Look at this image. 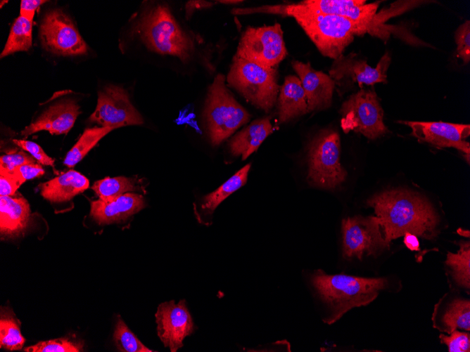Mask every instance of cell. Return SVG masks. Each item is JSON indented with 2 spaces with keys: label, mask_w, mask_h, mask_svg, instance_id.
I'll return each mask as SVG.
<instances>
[{
  "label": "cell",
  "mask_w": 470,
  "mask_h": 352,
  "mask_svg": "<svg viewBox=\"0 0 470 352\" xmlns=\"http://www.w3.org/2000/svg\"><path fill=\"white\" fill-rule=\"evenodd\" d=\"M291 65L301 82L308 112L329 108L336 88L330 76L315 70L310 63L293 60Z\"/></svg>",
  "instance_id": "e0dca14e"
},
{
  "label": "cell",
  "mask_w": 470,
  "mask_h": 352,
  "mask_svg": "<svg viewBox=\"0 0 470 352\" xmlns=\"http://www.w3.org/2000/svg\"><path fill=\"white\" fill-rule=\"evenodd\" d=\"M144 207L142 195L127 193L112 201L91 202L90 216L99 224L119 223L127 220Z\"/></svg>",
  "instance_id": "d6986e66"
},
{
  "label": "cell",
  "mask_w": 470,
  "mask_h": 352,
  "mask_svg": "<svg viewBox=\"0 0 470 352\" xmlns=\"http://www.w3.org/2000/svg\"><path fill=\"white\" fill-rule=\"evenodd\" d=\"M449 336L440 335V342L447 345L449 352H469L470 335L467 332L454 330Z\"/></svg>",
  "instance_id": "e575fe53"
},
{
  "label": "cell",
  "mask_w": 470,
  "mask_h": 352,
  "mask_svg": "<svg viewBox=\"0 0 470 352\" xmlns=\"http://www.w3.org/2000/svg\"><path fill=\"white\" fill-rule=\"evenodd\" d=\"M32 21L19 16L11 27L1 58L17 51H27L32 43Z\"/></svg>",
  "instance_id": "83f0119b"
},
{
  "label": "cell",
  "mask_w": 470,
  "mask_h": 352,
  "mask_svg": "<svg viewBox=\"0 0 470 352\" xmlns=\"http://www.w3.org/2000/svg\"><path fill=\"white\" fill-rule=\"evenodd\" d=\"M113 341L117 349L122 352H152L144 345L129 329L125 322L118 318L113 333Z\"/></svg>",
  "instance_id": "4dcf8cb0"
},
{
  "label": "cell",
  "mask_w": 470,
  "mask_h": 352,
  "mask_svg": "<svg viewBox=\"0 0 470 352\" xmlns=\"http://www.w3.org/2000/svg\"><path fill=\"white\" fill-rule=\"evenodd\" d=\"M341 141L337 131L324 129L316 135L307 148V180L312 186L334 189L347 176L340 162Z\"/></svg>",
  "instance_id": "52a82bcc"
},
{
  "label": "cell",
  "mask_w": 470,
  "mask_h": 352,
  "mask_svg": "<svg viewBox=\"0 0 470 352\" xmlns=\"http://www.w3.org/2000/svg\"><path fill=\"white\" fill-rule=\"evenodd\" d=\"M391 62L386 52L379 60L376 67L370 66L366 59L356 53L342 55L334 60L329 75L334 80L338 91L348 90L355 84L373 86L377 83H387V71Z\"/></svg>",
  "instance_id": "30bf717a"
},
{
  "label": "cell",
  "mask_w": 470,
  "mask_h": 352,
  "mask_svg": "<svg viewBox=\"0 0 470 352\" xmlns=\"http://www.w3.org/2000/svg\"><path fill=\"white\" fill-rule=\"evenodd\" d=\"M443 330L451 333L456 329L470 330V301L464 299H455L445 311L442 318Z\"/></svg>",
  "instance_id": "f546056e"
},
{
  "label": "cell",
  "mask_w": 470,
  "mask_h": 352,
  "mask_svg": "<svg viewBox=\"0 0 470 352\" xmlns=\"http://www.w3.org/2000/svg\"><path fill=\"white\" fill-rule=\"evenodd\" d=\"M89 121L113 129L144 122L141 115L130 102L127 92L114 85L106 86L99 92L97 105Z\"/></svg>",
  "instance_id": "4fadbf2b"
},
{
  "label": "cell",
  "mask_w": 470,
  "mask_h": 352,
  "mask_svg": "<svg viewBox=\"0 0 470 352\" xmlns=\"http://www.w3.org/2000/svg\"><path fill=\"white\" fill-rule=\"evenodd\" d=\"M299 4L317 13L347 18L364 28L367 32L374 31L379 6V2L367 4L364 0H304Z\"/></svg>",
  "instance_id": "2e32d148"
},
{
  "label": "cell",
  "mask_w": 470,
  "mask_h": 352,
  "mask_svg": "<svg viewBox=\"0 0 470 352\" xmlns=\"http://www.w3.org/2000/svg\"><path fill=\"white\" fill-rule=\"evenodd\" d=\"M341 226L343 256L345 259L376 256L388 247L376 216L348 217L342 221Z\"/></svg>",
  "instance_id": "8fae6325"
},
{
  "label": "cell",
  "mask_w": 470,
  "mask_h": 352,
  "mask_svg": "<svg viewBox=\"0 0 470 352\" xmlns=\"http://www.w3.org/2000/svg\"><path fill=\"white\" fill-rule=\"evenodd\" d=\"M30 205L23 197H0V232L7 237L20 235L27 228Z\"/></svg>",
  "instance_id": "ffe728a7"
},
{
  "label": "cell",
  "mask_w": 470,
  "mask_h": 352,
  "mask_svg": "<svg viewBox=\"0 0 470 352\" xmlns=\"http://www.w3.org/2000/svg\"><path fill=\"white\" fill-rule=\"evenodd\" d=\"M227 86L225 76L218 74L208 89L203 117L213 145H220L250 118Z\"/></svg>",
  "instance_id": "5b68a950"
},
{
  "label": "cell",
  "mask_w": 470,
  "mask_h": 352,
  "mask_svg": "<svg viewBox=\"0 0 470 352\" xmlns=\"http://www.w3.org/2000/svg\"><path fill=\"white\" fill-rule=\"evenodd\" d=\"M136 30L151 51L176 56L184 63L191 58L193 40L181 29L167 6L158 5L146 12Z\"/></svg>",
  "instance_id": "277c9868"
},
{
  "label": "cell",
  "mask_w": 470,
  "mask_h": 352,
  "mask_svg": "<svg viewBox=\"0 0 470 352\" xmlns=\"http://www.w3.org/2000/svg\"><path fill=\"white\" fill-rule=\"evenodd\" d=\"M235 56L264 67H276L287 56L281 25L247 27Z\"/></svg>",
  "instance_id": "9c48e42d"
},
{
  "label": "cell",
  "mask_w": 470,
  "mask_h": 352,
  "mask_svg": "<svg viewBox=\"0 0 470 352\" xmlns=\"http://www.w3.org/2000/svg\"><path fill=\"white\" fill-rule=\"evenodd\" d=\"M212 5V3L206 1H189L185 5L186 17L189 18L196 10L208 8Z\"/></svg>",
  "instance_id": "60d3db41"
},
{
  "label": "cell",
  "mask_w": 470,
  "mask_h": 352,
  "mask_svg": "<svg viewBox=\"0 0 470 352\" xmlns=\"http://www.w3.org/2000/svg\"><path fill=\"white\" fill-rule=\"evenodd\" d=\"M46 1L44 0H22L20 1V16L32 21L37 8Z\"/></svg>",
  "instance_id": "ab89813d"
},
{
  "label": "cell",
  "mask_w": 470,
  "mask_h": 352,
  "mask_svg": "<svg viewBox=\"0 0 470 352\" xmlns=\"http://www.w3.org/2000/svg\"><path fill=\"white\" fill-rule=\"evenodd\" d=\"M113 129H115L105 126L85 129L75 145L68 152L63 162L64 164L68 167H74L101 138Z\"/></svg>",
  "instance_id": "4316f807"
},
{
  "label": "cell",
  "mask_w": 470,
  "mask_h": 352,
  "mask_svg": "<svg viewBox=\"0 0 470 352\" xmlns=\"http://www.w3.org/2000/svg\"><path fill=\"white\" fill-rule=\"evenodd\" d=\"M273 130L269 117L254 120L231 138L229 143L230 152L246 159L258 150Z\"/></svg>",
  "instance_id": "7402d4cb"
},
{
  "label": "cell",
  "mask_w": 470,
  "mask_h": 352,
  "mask_svg": "<svg viewBox=\"0 0 470 352\" xmlns=\"http://www.w3.org/2000/svg\"><path fill=\"white\" fill-rule=\"evenodd\" d=\"M217 2L224 4H236L242 2V1H236V0H223L218 1Z\"/></svg>",
  "instance_id": "7bdbcfd3"
},
{
  "label": "cell",
  "mask_w": 470,
  "mask_h": 352,
  "mask_svg": "<svg viewBox=\"0 0 470 352\" xmlns=\"http://www.w3.org/2000/svg\"><path fill=\"white\" fill-rule=\"evenodd\" d=\"M250 169V164H246L217 189L205 195L202 209L212 214L222 201L246 183Z\"/></svg>",
  "instance_id": "cb8c5ba5"
},
{
  "label": "cell",
  "mask_w": 470,
  "mask_h": 352,
  "mask_svg": "<svg viewBox=\"0 0 470 352\" xmlns=\"http://www.w3.org/2000/svg\"><path fill=\"white\" fill-rule=\"evenodd\" d=\"M39 35L44 48L55 54L81 55L88 50L70 18L60 9L46 13L40 25Z\"/></svg>",
  "instance_id": "7c38bea8"
},
{
  "label": "cell",
  "mask_w": 470,
  "mask_h": 352,
  "mask_svg": "<svg viewBox=\"0 0 470 352\" xmlns=\"http://www.w3.org/2000/svg\"><path fill=\"white\" fill-rule=\"evenodd\" d=\"M7 1H1V8H2L4 2V3H6Z\"/></svg>",
  "instance_id": "ee69618b"
},
{
  "label": "cell",
  "mask_w": 470,
  "mask_h": 352,
  "mask_svg": "<svg viewBox=\"0 0 470 352\" xmlns=\"http://www.w3.org/2000/svg\"><path fill=\"white\" fill-rule=\"evenodd\" d=\"M34 163V158L24 152H10L0 158V167L6 169Z\"/></svg>",
  "instance_id": "8d00e7d4"
},
{
  "label": "cell",
  "mask_w": 470,
  "mask_h": 352,
  "mask_svg": "<svg viewBox=\"0 0 470 352\" xmlns=\"http://www.w3.org/2000/svg\"><path fill=\"white\" fill-rule=\"evenodd\" d=\"M317 294L329 313L324 321L332 324L350 309L374 301L388 285L386 278H368L345 274L329 275L317 270L310 278Z\"/></svg>",
  "instance_id": "7a4b0ae2"
},
{
  "label": "cell",
  "mask_w": 470,
  "mask_h": 352,
  "mask_svg": "<svg viewBox=\"0 0 470 352\" xmlns=\"http://www.w3.org/2000/svg\"><path fill=\"white\" fill-rule=\"evenodd\" d=\"M287 16L296 20L321 54L334 60L343 54L355 36L367 33L347 18L317 13L299 3L287 4Z\"/></svg>",
  "instance_id": "3957f363"
},
{
  "label": "cell",
  "mask_w": 470,
  "mask_h": 352,
  "mask_svg": "<svg viewBox=\"0 0 470 352\" xmlns=\"http://www.w3.org/2000/svg\"><path fill=\"white\" fill-rule=\"evenodd\" d=\"M341 126L345 133H360L374 140L388 132L383 123V110L376 92L361 89L352 93L341 107Z\"/></svg>",
  "instance_id": "ba28073f"
},
{
  "label": "cell",
  "mask_w": 470,
  "mask_h": 352,
  "mask_svg": "<svg viewBox=\"0 0 470 352\" xmlns=\"http://www.w3.org/2000/svg\"><path fill=\"white\" fill-rule=\"evenodd\" d=\"M17 171L25 181L39 177L44 174L40 164H29L12 168Z\"/></svg>",
  "instance_id": "f35d334b"
},
{
  "label": "cell",
  "mask_w": 470,
  "mask_h": 352,
  "mask_svg": "<svg viewBox=\"0 0 470 352\" xmlns=\"http://www.w3.org/2000/svg\"><path fill=\"white\" fill-rule=\"evenodd\" d=\"M226 81L248 102L267 112L277 101L280 86L276 67H264L234 56Z\"/></svg>",
  "instance_id": "8992f818"
},
{
  "label": "cell",
  "mask_w": 470,
  "mask_h": 352,
  "mask_svg": "<svg viewBox=\"0 0 470 352\" xmlns=\"http://www.w3.org/2000/svg\"><path fill=\"white\" fill-rule=\"evenodd\" d=\"M374 208L386 244L407 233L432 240L438 233L439 216L428 201L407 190H389L367 201Z\"/></svg>",
  "instance_id": "6da1fadb"
},
{
  "label": "cell",
  "mask_w": 470,
  "mask_h": 352,
  "mask_svg": "<svg viewBox=\"0 0 470 352\" xmlns=\"http://www.w3.org/2000/svg\"><path fill=\"white\" fill-rule=\"evenodd\" d=\"M20 322L9 311H2L0 319V347L8 351L20 350L25 341L20 330Z\"/></svg>",
  "instance_id": "f1b7e54d"
},
{
  "label": "cell",
  "mask_w": 470,
  "mask_h": 352,
  "mask_svg": "<svg viewBox=\"0 0 470 352\" xmlns=\"http://www.w3.org/2000/svg\"><path fill=\"white\" fill-rule=\"evenodd\" d=\"M405 246L411 251H417L419 249V241L417 236L411 233H407L404 235L403 240Z\"/></svg>",
  "instance_id": "b9f144b4"
},
{
  "label": "cell",
  "mask_w": 470,
  "mask_h": 352,
  "mask_svg": "<svg viewBox=\"0 0 470 352\" xmlns=\"http://www.w3.org/2000/svg\"><path fill=\"white\" fill-rule=\"evenodd\" d=\"M79 106L72 100H65L51 105L34 122L26 126L21 134L27 137L42 130L51 134L67 133L74 125L79 115Z\"/></svg>",
  "instance_id": "ac0fdd59"
},
{
  "label": "cell",
  "mask_w": 470,
  "mask_h": 352,
  "mask_svg": "<svg viewBox=\"0 0 470 352\" xmlns=\"http://www.w3.org/2000/svg\"><path fill=\"white\" fill-rule=\"evenodd\" d=\"M13 143L26 150L40 164L54 167V159L49 157L42 148L37 143L25 140L13 139Z\"/></svg>",
  "instance_id": "d590c367"
},
{
  "label": "cell",
  "mask_w": 470,
  "mask_h": 352,
  "mask_svg": "<svg viewBox=\"0 0 470 352\" xmlns=\"http://www.w3.org/2000/svg\"><path fill=\"white\" fill-rule=\"evenodd\" d=\"M277 100L279 122L281 124L309 112L305 92L297 76L285 77Z\"/></svg>",
  "instance_id": "44dd1931"
},
{
  "label": "cell",
  "mask_w": 470,
  "mask_h": 352,
  "mask_svg": "<svg viewBox=\"0 0 470 352\" xmlns=\"http://www.w3.org/2000/svg\"><path fill=\"white\" fill-rule=\"evenodd\" d=\"M231 12L234 15H248L263 13L287 16V4L265 5L260 7L247 8H234Z\"/></svg>",
  "instance_id": "74e56055"
},
{
  "label": "cell",
  "mask_w": 470,
  "mask_h": 352,
  "mask_svg": "<svg viewBox=\"0 0 470 352\" xmlns=\"http://www.w3.org/2000/svg\"><path fill=\"white\" fill-rule=\"evenodd\" d=\"M88 179L79 172L70 170L39 185L42 196L52 202L71 200L89 187Z\"/></svg>",
  "instance_id": "603a6c76"
},
{
  "label": "cell",
  "mask_w": 470,
  "mask_h": 352,
  "mask_svg": "<svg viewBox=\"0 0 470 352\" xmlns=\"http://www.w3.org/2000/svg\"><path fill=\"white\" fill-rule=\"evenodd\" d=\"M454 38L457 45V56L464 64L470 62V21L466 20L455 32Z\"/></svg>",
  "instance_id": "d6a6232c"
},
{
  "label": "cell",
  "mask_w": 470,
  "mask_h": 352,
  "mask_svg": "<svg viewBox=\"0 0 470 352\" xmlns=\"http://www.w3.org/2000/svg\"><path fill=\"white\" fill-rule=\"evenodd\" d=\"M136 181L133 178L118 176L106 177L96 181L91 188L103 202L112 201L117 197L130 192L139 190Z\"/></svg>",
  "instance_id": "484cf974"
},
{
  "label": "cell",
  "mask_w": 470,
  "mask_h": 352,
  "mask_svg": "<svg viewBox=\"0 0 470 352\" xmlns=\"http://www.w3.org/2000/svg\"><path fill=\"white\" fill-rule=\"evenodd\" d=\"M25 180L14 169L0 167L1 196H12Z\"/></svg>",
  "instance_id": "836d02e7"
},
{
  "label": "cell",
  "mask_w": 470,
  "mask_h": 352,
  "mask_svg": "<svg viewBox=\"0 0 470 352\" xmlns=\"http://www.w3.org/2000/svg\"><path fill=\"white\" fill-rule=\"evenodd\" d=\"M155 320L158 335L164 346L172 352H176L183 346V340L194 329L184 299L177 304L174 301L160 304L155 313Z\"/></svg>",
  "instance_id": "9a60e30c"
},
{
  "label": "cell",
  "mask_w": 470,
  "mask_h": 352,
  "mask_svg": "<svg viewBox=\"0 0 470 352\" xmlns=\"http://www.w3.org/2000/svg\"><path fill=\"white\" fill-rule=\"evenodd\" d=\"M398 122L409 126L411 135L420 142L437 148H454L469 157L470 144L466 141L470 135L469 124L400 120Z\"/></svg>",
  "instance_id": "5bb4252c"
},
{
  "label": "cell",
  "mask_w": 470,
  "mask_h": 352,
  "mask_svg": "<svg viewBox=\"0 0 470 352\" xmlns=\"http://www.w3.org/2000/svg\"><path fill=\"white\" fill-rule=\"evenodd\" d=\"M459 247L457 253H447L445 264L455 282L469 289L470 287L469 242L462 241L459 242Z\"/></svg>",
  "instance_id": "d4e9b609"
},
{
  "label": "cell",
  "mask_w": 470,
  "mask_h": 352,
  "mask_svg": "<svg viewBox=\"0 0 470 352\" xmlns=\"http://www.w3.org/2000/svg\"><path fill=\"white\" fill-rule=\"evenodd\" d=\"M82 350V342L69 338L40 341L24 348L26 352H80Z\"/></svg>",
  "instance_id": "1f68e13d"
}]
</instances>
